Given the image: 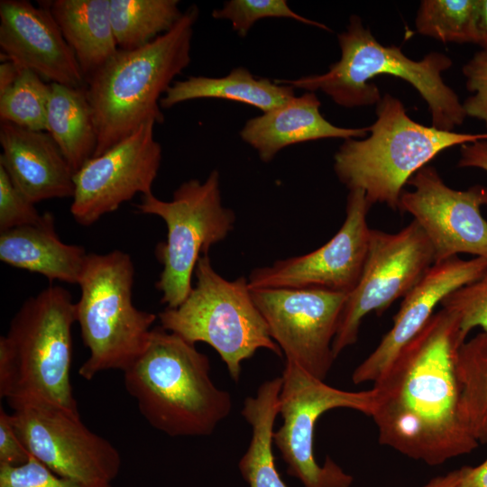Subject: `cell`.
Wrapping results in <instances>:
<instances>
[{"instance_id":"83f0119b","label":"cell","mask_w":487,"mask_h":487,"mask_svg":"<svg viewBox=\"0 0 487 487\" xmlns=\"http://www.w3.org/2000/svg\"><path fill=\"white\" fill-rule=\"evenodd\" d=\"M477 0H423L416 17L418 33L443 42H476Z\"/></svg>"},{"instance_id":"ac0fdd59","label":"cell","mask_w":487,"mask_h":487,"mask_svg":"<svg viewBox=\"0 0 487 487\" xmlns=\"http://www.w3.org/2000/svg\"><path fill=\"white\" fill-rule=\"evenodd\" d=\"M487 270V259L458 256L434 263L403 298L391 329L377 347L355 368L354 384L375 381L400 350L427 325L434 309L451 292L478 279Z\"/></svg>"},{"instance_id":"f1b7e54d","label":"cell","mask_w":487,"mask_h":487,"mask_svg":"<svg viewBox=\"0 0 487 487\" xmlns=\"http://www.w3.org/2000/svg\"><path fill=\"white\" fill-rule=\"evenodd\" d=\"M50 94L51 83L32 70L22 69L15 81L0 94L1 122L46 131Z\"/></svg>"},{"instance_id":"f35d334b","label":"cell","mask_w":487,"mask_h":487,"mask_svg":"<svg viewBox=\"0 0 487 487\" xmlns=\"http://www.w3.org/2000/svg\"><path fill=\"white\" fill-rule=\"evenodd\" d=\"M22 69L9 60H2L0 64V94L5 91L18 78Z\"/></svg>"},{"instance_id":"74e56055","label":"cell","mask_w":487,"mask_h":487,"mask_svg":"<svg viewBox=\"0 0 487 487\" xmlns=\"http://www.w3.org/2000/svg\"><path fill=\"white\" fill-rule=\"evenodd\" d=\"M475 30V43L487 52V0H477Z\"/></svg>"},{"instance_id":"3957f363","label":"cell","mask_w":487,"mask_h":487,"mask_svg":"<svg viewBox=\"0 0 487 487\" xmlns=\"http://www.w3.org/2000/svg\"><path fill=\"white\" fill-rule=\"evenodd\" d=\"M190 5L167 32L144 46L120 50L87 79L98 156L149 121L161 124L160 101L190 63L193 28L198 18Z\"/></svg>"},{"instance_id":"8992f818","label":"cell","mask_w":487,"mask_h":487,"mask_svg":"<svg viewBox=\"0 0 487 487\" xmlns=\"http://www.w3.org/2000/svg\"><path fill=\"white\" fill-rule=\"evenodd\" d=\"M376 115L367 138L345 140L334 156L338 179L349 190H363L372 206L385 204L398 210L403 187L437 154L487 140V133H460L417 123L390 94L376 105Z\"/></svg>"},{"instance_id":"836d02e7","label":"cell","mask_w":487,"mask_h":487,"mask_svg":"<svg viewBox=\"0 0 487 487\" xmlns=\"http://www.w3.org/2000/svg\"><path fill=\"white\" fill-rule=\"evenodd\" d=\"M462 70L466 88L473 94L463 103L466 116L482 121L487 127V52H476Z\"/></svg>"},{"instance_id":"2e32d148","label":"cell","mask_w":487,"mask_h":487,"mask_svg":"<svg viewBox=\"0 0 487 487\" xmlns=\"http://www.w3.org/2000/svg\"><path fill=\"white\" fill-rule=\"evenodd\" d=\"M155 124L144 123L74 174L70 213L77 223L91 225L137 193H152L162 158L161 146L154 138Z\"/></svg>"},{"instance_id":"6da1fadb","label":"cell","mask_w":487,"mask_h":487,"mask_svg":"<svg viewBox=\"0 0 487 487\" xmlns=\"http://www.w3.org/2000/svg\"><path fill=\"white\" fill-rule=\"evenodd\" d=\"M465 341L456 315L441 308L374 381L370 417L381 445L428 465L478 446L460 407L456 357Z\"/></svg>"},{"instance_id":"7a4b0ae2","label":"cell","mask_w":487,"mask_h":487,"mask_svg":"<svg viewBox=\"0 0 487 487\" xmlns=\"http://www.w3.org/2000/svg\"><path fill=\"white\" fill-rule=\"evenodd\" d=\"M123 372L143 418L170 436H209L232 410L231 394L210 377L208 357L161 326Z\"/></svg>"},{"instance_id":"9c48e42d","label":"cell","mask_w":487,"mask_h":487,"mask_svg":"<svg viewBox=\"0 0 487 487\" xmlns=\"http://www.w3.org/2000/svg\"><path fill=\"white\" fill-rule=\"evenodd\" d=\"M135 207L166 223V240L155 250L162 265L155 287L166 308H177L193 287L192 275L199 258L234 229L235 215L222 203L219 173L214 170L203 182L197 179L183 182L170 201L152 193L143 195Z\"/></svg>"},{"instance_id":"52a82bcc","label":"cell","mask_w":487,"mask_h":487,"mask_svg":"<svg viewBox=\"0 0 487 487\" xmlns=\"http://www.w3.org/2000/svg\"><path fill=\"white\" fill-rule=\"evenodd\" d=\"M134 273L131 256L123 251L87 254L76 302L77 322L89 351L78 369L85 380L104 371L124 372L148 344L158 317L133 305Z\"/></svg>"},{"instance_id":"4dcf8cb0","label":"cell","mask_w":487,"mask_h":487,"mask_svg":"<svg viewBox=\"0 0 487 487\" xmlns=\"http://www.w3.org/2000/svg\"><path fill=\"white\" fill-rule=\"evenodd\" d=\"M440 305L456 315L465 339L474 327L487 333V270L475 280L451 292Z\"/></svg>"},{"instance_id":"ffe728a7","label":"cell","mask_w":487,"mask_h":487,"mask_svg":"<svg viewBox=\"0 0 487 487\" xmlns=\"http://www.w3.org/2000/svg\"><path fill=\"white\" fill-rule=\"evenodd\" d=\"M320 106L321 102L314 92H305L247 120L240 137L267 163L292 144L324 138H363L369 133V127L345 128L331 124L321 115Z\"/></svg>"},{"instance_id":"5bb4252c","label":"cell","mask_w":487,"mask_h":487,"mask_svg":"<svg viewBox=\"0 0 487 487\" xmlns=\"http://www.w3.org/2000/svg\"><path fill=\"white\" fill-rule=\"evenodd\" d=\"M371 207L363 190H349L345 218L337 233L313 252L253 270L248 278L250 289H319L348 295L366 262Z\"/></svg>"},{"instance_id":"cb8c5ba5","label":"cell","mask_w":487,"mask_h":487,"mask_svg":"<svg viewBox=\"0 0 487 487\" xmlns=\"http://www.w3.org/2000/svg\"><path fill=\"white\" fill-rule=\"evenodd\" d=\"M281 384V377L264 381L255 395L245 398L243 404L241 414L252 427V436L238 468L249 487H288L272 452Z\"/></svg>"},{"instance_id":"4316f807","label":"cell","mask_w":487,"mask_h":487,"mask_svg":"<svg viewBox=\"0 0 487 487\" xmlns=\"http://www.w3.org/2000/svg\"><path fill=\"white\" fill-rule=\"evenodd\" d=\"M456 376L464 422L479 444L487 443V333L460 346Z\"/></svg>"},{"instance_id":"e0dca14e","label":"cell","mask_w":487,"mask_h":487,"mask_svg":"<svg viewBox=\"0 0 487 487\" xmlns=\"http://www.w3.org/2000/svg\"><path fill=\"white\" fill-rule=\"evenodd\" d=\"M1 60L51 83L83 87L85 77L50 9L27 0L0 1Z\"/></svg>"},{"instance_id":"d6986e66","label":"cell","mask_w":487,"mask_h":487,"mask_svg":"<svg viewBox=\"0 0 487 487\" xmlns=\"http://www.w3.org/2000/svg\"><path fill=\"white\" fill-rule=\"evenodd\" d=\"M0 144V165L31 202L73 197L74 172L49 133L1 122Z\"/></svg>"},{"instance_id":"d6a6232c","label":"cell","mask_w":487,"mask_h":487,"mask_svg":"<svg viewBox=\"0 0 487 487\" xmlns=\"http://www.w3.org/2000/svg\"><path fill=\"white\" fill-rule=\"evenodd\" d=\"M0 487H93L60 476L31 455L22 465L0 464Z\"/></svg>"},{"instance_id":"603a6c76","label":"cell","mask_w":487,"mask_h":487,"mask_svg":"<svg viewBox=\"0 0 487 487\" xmlns=\"http://www.w3.org/2000/svg\"><path fill=\"white\" fill-rule=\"evenodd\" d=\"M295 96V88L267 78H256L246 68L233 69L221 78L190 76L174 81L160 101L162 108L201 98H219L254 106L263 113Z\"/></svg>"},{"instance_id":"7402d4cb","label":"cell","mask_w":487,"mask_h":487,"mask_svg":"<svg viewBox=\"0 0 487 487\" xmlns=\"http://www.w3.org/2000/svg\"><path fill=\"white\" fill-rule=\"evenodd\" d=\"M87 79L118 50L110 0H54L45 4Z\"/></svg>"},{"instance_id":"d590c367","label":"cell","mask_w":487,"mask_h":487,"mask_svg":"<svg viewBox=\"0 0 487 487\" xmlns=\"http://www.w3.org/2000/svg\"><path fill=\"white\" fill-rule=\"evenodd\" d=\"M460 168H477L487 172V140L461 145Z\"/></svg>"},{"instance_id":"9a60e30c","label":"cell","mask_w":487,"mask_h":487,"mask_svg":"<svg viewBox=\"0 0 487 487\" xmlns=\"http://www.w3.org/2000/svg\"><path fill=\"white\" fill-rule=\"evenodd\" d=\"M408 184L413 189L402 191L399 210L410 214L423 230L435 263L459 253L487 259V220L481 212L487 206V188H451L429 165L418 170Z\"/></svg>"},{"instance_id":"8fae6325","label":"cell","mask_w":487,"mask_h":487,"mask_svg":"<svg viewBox=\"0 0 487 487\" xmlns=\"http://www.w3.org/2000/svg\"><path fill=\"white\" fill-rule=\"evenodd\" d=\"M434 263L431 244L415 221L397 233L371 229L361 278L347 295L339 317L332 345L335 358L356 343L365 316L381 315L404 298Z\"/></svg>"},{"instance_id":"1f68e13d","label":"cell","mask_w":487,"mask_h":487,"mask_svg":"<svg viewBox=\"0 0 487 487\" xmlns=\"http://www.w3.org/2000/svg\"><path fill=\"white\" fill-rule=\"evenodd\" d=\"M43 218L0 165V232L36 225Z\"/></svg>"},{"instance_id":"8d00e7d4","label":"cell","mask_w":487,"mask_h":487,"mask_svg":"<svg viewBox=\"0 0 487 487\" xmlns=\"http://www.w3.org/2000/svg\"><path fill=\"white\" fill-rule=\"evenodd\" d=\"M457 487H487V459L474 467H461Z\"/></svg>"},{"instance_id":"7c38bea8","label":"cell","mask_w":487,"mask_h":487,"mask_svg":"<svg viewBox=\"0 0 487 487\" xmlns=\"http://www.w3.org/2000/svg\"><path fill=\"white\" fill-rule=\"evenodd\" d=\"M10 418L30 454L53 473L93 487H112L121 469L120 453L79 415L31 403L14 408Z\"/></svg>"},{"instance_id":"5b68a950","label":"cell","mask_w":487,"mask_h":487,"mask_svg":"<svg viewBox=\"0 0 487 487\" xmlns=\"http://www.w3.org/2000/svg\"><path fill=\"white\" fill-rule=\"evenodd\" d=\"M341 58L323 74L296 79H276L306 92L321 91L336 105L352 108L377 105L381 99L372 79L380 75L400 78L411 84L427 102L432 125L453 131L466 117L456 93L442 78L452 60L441 52H430L420 60L407 57L398 46L380 43L361 18L352 15L345 32L337 35Z\"/></svg>"},{"instance_id":"ab89813d","label":"cell","mask_w":487,"mask_h":487,"mask_svg":"<svg viewBox=\"0 0 487 487\" xmlns=\"http://www.w3.org/2000/svg\"><path fill=\"white\" fill-rule=\"evenodd\" d=\"M460 478V468L446 474L431 479L422 487H457Z\"/></svg>"},{"instance_id":"e575fe53","label":"cell","mask_w":487,"mask_h":487,"mask_svg":"<svg viewBox=\"0 0 487 487\" xmlns=\"http://www.w3.org/2000/svg\"><path fill=\"white\" fill-rule=\"evenodd\" d=\"M12 425L10 414L0 408V464L22 465L31 457Z\"/></svg>"},{"instance_id":"44dd1931","label":"cell","mask_w":487,"mask_h":487,"mask_svg":"<svg viewBox=\"0 0 487 487\" xmlns=\"http://www.w3.org/2000/svg\"><path fill=\"white\" fill-rule=\"evenodd\" d=\"M87 253L82 246L63 243L51 213L31 225L0 232V260L15 268L35 272L49 280L78 283Z\"/></svg>"},{"instance_id":"f546056e","label":"cell","mask_w":487,"mask_h":487,"mask_svg":"<svg viewBox=\"0 0 487 487\" xmlns=\"http://www.w3.org/2000/svg\"><path fill=\"white\" fill-rule=\"evenodd\" d=\"M212 16L230 21L233 30L241 37H245L257 21L265 18H289L330 31L326 25L295 13L285 0H229L222 8L213 10Z\"/></svg>"},{"instance_id":"4fadbf2b","label":"cell","mask_w":487,"mask_h":487,"mask_svg":"<svg viewBox=\"0 0 487 487\" xmlns=\"http://www.w3.org/2000/svg\"><path fill=\"white\" fill-rule=\"evenodd\" d=\"M251 293L285 360L325 381L335 360L332 345L347 295L319 289Z\"/></svg>"},{"instance_id":"30bf717a","label":"cell","mask_w":487,"mask_h":487,"mask_svg":"<svg viewBox=\"0 0 487 487\" xmlns=\"http://www.w3.org/2000/svg\"><path fill=\"white\" fill-rule=\"evenodd\" d=\"M279 395L282 424L273 434V444L287 465L289 475L304 487H351L353 475L329 456L323 464L315 457L314 435L318 418L326 411L345 408L371 416L373 390L351 391L326 384L286 361Z\"/></svg>"},{"instance_id":"ba28073f","label":"cell","mask_w":487,"mask_h":487,"mask_svg":"<svg viewBox=\"0 0 487 487\" xmlns=\"http://www.w3.org/2000/svg\"><path fill=\"white\" fill-rule=\"evenodd\" d=\"M196 284L177 308L159 313L161 326L196 345H209L237 382L242 363L264 348L282 357L268 326L252 297L248 279L228 280L216 271L208 254L195 269Z\"/></svg>"},{"instance_id":"484cf974","label":"cell","mask_w":487,"mask_h":487,"mask_svg":"<svg viewBox=\"0 0 487 487\" xmlns=\"http://www.w3.org/2000/svg\"><path fill=\"white\" fill-rule=\"evenodd\" d=\"M178 0H110L115 38L120 50H134L170 31L181 18Z\"/></svg>"},{"instance_id":"277c9868","label":"cell","mask_w":487,"mask_h":487,"mask_svg":"<svg viewBox=\"0 0 487 487\" xmlns=\"http://www.w3.org/2000/svg\"><path fill=\"white\" fill-rule=\"evenodd\" d=\"M76 302L51 285L27 299L0 337V397L14 409L49 404L79 415L70 381Z\"/></svg>"},{"instance_id":"d4e9b609","label":"cell","mask_w":487,"mask_h":487,"mask_svg":"<svg viewBox=\"0 0 487 487\" xmlns=\"http://www.w3.org/2000/svg\"><path fill=\"white\" fill-rule=\"evenodd\" d=\"M46 132L59 146L74 174L93 157L97 135L86 87L51 83Z\"/></svg>"}]
</instances>
